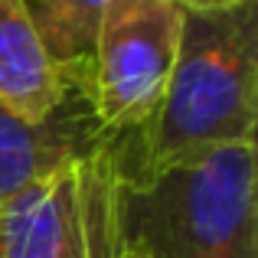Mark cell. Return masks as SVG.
<instances>
[{
    "mask_svg": "<svg viewBox=\"0 0 258 258\" xmlns=\"http://www.w3.org/2000/svg\"><path fill=\"white\" fill-rule=\"evenodd\" d=\"M118 141L79 164V216H82V258H147L124 235L118 219Z\"/></svg>",
    "mask_w": 258,
    "mask_h": 258,
    "instance_id": "obj_7",
    "label": "cell"
},
{
    "mask_svg": "<svg viewBox=\"0 0 258 258\" xmlns=\"http://www.w3.org/2000/svg\"><path fill=\"white\" fill-rule=\"evenodd\" d=\"M258 134V0L232 10L186 13L157 118L141 141V160L173 164Z\"/></svg>",
    "mask_w": 258,
    "mask_h": 258,
    "instance_id": "obj_2",
    "label": "cell"
},
{
    "mask_svg": "<svg viewBox=\"0 0 258 258\" xmlns=\"http://www.w3.org/2000/svg\"><path fill=\"white\" fill-rule=\"evenodd\" d=\"M173 0H111L92 52V105L108 138L144 141L157 118L180 46Z\"/></svg>",
    "mask_w": 258,
    "mask_h": 258,
    "instance_id": "obj_3",
    "label": "cell"
},
{
    "mask_svg": "<svg viewBox=\"0 0 258 258\" xmlns=\"http://www.w3.org/2000/svg\"><path fill=\"white\" fill-rule=\"evenodd\" d=\"M108 141L92 105V76H66L59 101L39 121L0 105V206L52 173L82 164Z\"/></svg>",
    "mask_w": 258,
    "mask_h": 258,
    "instance_id": "obj_4",
    "label": "cell"
},
{
    "mask_svg": "<svg viewBox=\"0 0 258 258\" xmlns=\"http://www.w3.org/2000/svg\"><path fill=\"white\" fill-rule=\"evenodd\" d=\"M66 76L52 69L20 0H0V105L26 121L52 111Z\"/></svg>",
    "mask_w": 258,
    "mask_h": 258,
    "instance_id": "obj_6",
    "label": "cell"
},
{
    "mask_svg": "<svg viewBox=\"0 0 258 258\" xmlns=\"http://www.w3.org/2000/svg\"><path fill=\"white\" fill-rule=\"evenodd\" d=\"M118 141V219L147 258H258L255 144L144 164Z\"/></svg>",
    "mask_w": 258,
    "mask_h": 258,
    "instance_id": "obj_1",
    "label": "cell"
},
{
    "mask_svg": "<svg viewBox=\"0 0 258 258\" xmlns=\"http://www.w3.org/2000/svg\"><path fill=\"white\" fill-rule=\"evenodd\" d=\"M0 258H82L79 164L0 206Z\"/></svg>",
    "mask_w": 258,
    "mask_h": 258,
    "instance_id": "obj_5",
    "label": "cell"
},
{
    "mask_svg": "<svg viewBox=\"0 0 258 258\" xmlns=\"http://www.w3.org/2000/svg\"><path fill=\"white\" fill-rule=\"evenodd\" d=\"M180 10L186 13H216V10H232V7H242L245 0H173Z\"/></svg>",
    "mask_w": 258,
    "mask_h": 258,
    "instance_id": "obj_9",
    "label": "cell"
},
{
    "mask_svg": "<svg viewBox=\"0 0 258 258\" xmlns=\"http://www.w3.org/2000/svg\"><path fill=\"white\" fill-rule=\"evenodd\" d=\"M59 76H92L98 26L111 0H20Z\"/></svg>",
    "mask_w": 258,
    "mask_h": 258,
    "instance_id": "obj_8",
    "label": "cell"
}]
</instances>
